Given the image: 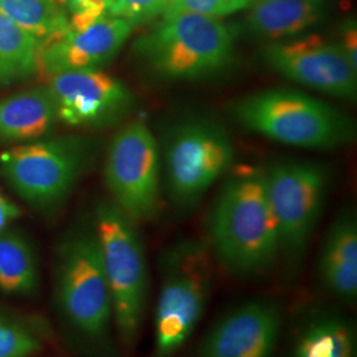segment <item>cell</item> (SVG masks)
Segmentation results:
<instances>
[{
	"instance_id": "2",
	"label": "cell",
	"mask_w": 357,
	"mask_h": 357,
	"mask_svg": "<svg viewBox=\"0 0 357 357\" xmlns=\"http://www.w3.org/2000/svg\"><path fill=\"white\" fill-rule=\"evenodd\" d=\"M236 29L222 19L195 13L163 15L138 38L134 52L156 76L171 81L216 77L236 60Z\"/></svg>"
},
{
	"instance_id": "21",
	"label": "cell",
	"mask_w": 357,
	"mask_h": 357,
	"mask_svg": "<svg viewBox=\"0 0 357 357\" xmlns=\"http://www.w3.org/2000/svg\"><path fill=\"white\" fill-rule=\"evenodd\" d=\"M0 11L43 45L69 29V17L61 0H0Z\"/></svg>"
},
{
	"instance_id": "14",
	"label": "cell",
	"mask_w": 357,
	"mask_h": 357,
	"mask_svg": "<svg viewBox=\"0 0 357 357\" xmlns=\"http://www.w3.org/2000/svg\"><path fill=\"white\" fill-rule=\"evenodd\" d=\"M134 26L128 22L103 16L89 26L73 31L44 44L40 65L50 75L68 70L101 69L114 60L131 36Z\"/></svg>"
},
{
	"instance_id": "27",
	"label": "cell",
	"mask_w": 357,
	"mask_h": 357,
	"mask_svg": "<svg viewBox=\"0 0 357 357\" xmlns=\"http://www.w3.org/2000/svg\"><path fill=\"white\" fill-rule=\"evenodd\" d=\"M20 216V211L16 205L10 203L7 197L0 192V231L6 229L15 218Z\"/></svg>"
},
{
	"instance_id": "18",
	"label": "cell",
	"mask_w": 357,
	"mask_h": 357,
	"mask_svg": "<svg viewBox=\"0 0 357 357\" xmlns=\"http://www.w3.org/2000/svg\"><path fill=\"white\" fill-rule=\"evenodd\" d=\"M38 287V259L31 243L20 231H0V290L28 296Z\"/></svg>"
},
{
	"instance_id": "20",
	"label": "cell",
	"mask_w": 357,
	"mask_h": 357,
	"mask_svg": "<svg viewBox=\"0 0 357 357\" xmlns=\"http://www.w3.org/2000/svg\"><path fill=\"white\" fill-rule=\"evenodd\" d=\"M355 332L347 320L324 315L301 332L291 357H355Z\"/></svg>"
},
{
	"instance_id": "26",
	"label": "cell",
	"mask_w": 357,
	"mask_h": 357,
	"mask_svg": "<svg viewBox=\"0 0 357 357\" xmlns=\"http://www.w3.org/2000/svg\"><path fill=\"white\" fill-rule=\"evenodd\" d=\"M336 43L344 52L348 61L357 69V26L355 19H349L342 24L340 40Z\"/></svg>"
},
{
	"instance_id": "10",
	"label": "cell",
	"mask_w": 357,
	"mask_h": 357,
	"mask_svg": "<svg viewBox=\"0 0 357 357\" xmlns=\"http://www.w3.org/2000/svg\"><path fill=\"white\" fill-rule=\"evenodd\" d=\"M233 144L213 122L195 121L174 132L166 151L167 187L178 206L196 204L229 168Z\"/></svg>"
},
{
	"instance_id": "23",
	"label": "cell",
	"mask_w": 357,
	"mask_h": 357,
	"mask_svg": "<svg viewBox=\"0 0 357 357\" xmlns=\"http://www.w3.org/2000/svg\"><path fill=\"white\" fill-rule=\"evenodd\" d=\"M169 3L171 0H110L109 15L123 19L135 28L163 16Z\"/></svg>"
},
{
	"instance_id": "4",
	"label": "cell",
	"mask_w": 357,
	"mask_h": 357,
	"mask_svg": "<svg viewBox=\"0 0 357 357\" xmlns=\"http://www.w3.org/2000/svg\"><path fill=\"white\" fill-rule=\"evenodd\" d=\"M160 289L153 319V356L172 357L188 342L204 315L212 291V252L187 240L162 257Z\"/></svg>"
},
{
	"instance_id": "24",
	"label": "cell",
	"mask_w": 357,
	"mask_h": 357,
	"mask_svg": "<svg viewBox=\"0 0 357 357\" xmlns=\"http://www.w3.org/2000/svg\"><path fill=\"white\" fill-rule=\"evenodd\" d=\"M253 0H171L166 13H195L222 19L250 6Z\"/></svg>"
},
{
	"instance_id": "15",
	"label": "cell",
	"mask_w": 357,
	"mask_h": 357,
	"mask_svg": "<svg viewBox=\"0 0 357 357\" xmlns=\"http://www.w3.org/2000/svg\"><path fill=\"white\" fill-rule=\"evenodd\" d=\"M245 19L248 35L265 44L305 35L326 15V0H253Z\"/></svg>"
},
{
	"instance_id": "13",
	"label": "cell",
	"mask_w": 357,
	"mask_h": 357,
	"mask_svg": "<svg viewBox=\"0 0 357 357\" xmlns=\"http://www.w3.org/2000/svg\"><path fill=\"white\" fill-rule=\"evenodd\" d=\"M282 323L277 303L248 302L206 333L197 357H271L281 337Z\"/></svg>"
},
{
	"instance_id": "17",
	"label": "cell",
	"mask_w": 357,
	"mask_h": 357,
	"mask_svg": "<svg viewBox=\"0 0 357 357\" xmlns=\"http://www.w3.org/2000/svg\"><path fill=\"white\" fill-rule=\"evenodd\" d=\"M59 121L50 88H33L0 101V141L26 142L47 135Z\"/></svg>"
},
{
	"instance_id": "9",
	"label": "cell",
	"mask_w": 357,
	"mask_h": 357,
	"mask_svg": "<svg viewBox=\"0 0 357 357\" xmlns=\"http://www.w3.org/2000/svg\"><path fill=\"white\" fill-rule=\"evenodd\" d=\"M264 171L281 250L298 257L319 222L328 192V175L318 165L291 160Z\"/></svg>"
},
{
	"instance_id": "1",
	"label": "cell",
	"mask_w": 357,
	"mask_h": 357,
	"mask_svg": "<svg viewBox=\"0 0 357 357\" xmlns=\"http://www.w3.org/2000/svg\"><path fill=\"white\" fill-rule=\"evenodd\" d=\"M208 231L212 255L234 274L253 275L274 264L281 245L264 169H246L227 181Z\"/></svg>"
},
{
	"instance_id": "3",
	"label": "cell",
	"mask_w": 357,
	"mask_h": 357,
	"mask_svg": "<svg viewBox=\"0 0 357 357\" xmlns=\"http://www.w3.org/2000/svg\"><path fill=\"white\" fill-rule=\"evenodd\" d=\"M230 113L249 131L301 149H335L356 138L349 115L299 90L258 91L233 103Z\"/></svg>"
},
{
	"instance_id": "6",
	"label": "cell",
	"mask_w": 357,
	"mask_h": 357,
	"mask_svg": "<svg viewBox=\"0 0 357 357\" xmlns=\"http://www.w3.org/2000/svg\"><path fill=\"white\" fill-rule=\"evenodd\" d=\"M56 262V303L66 324L86 342L103 343L114 315L94 228L70 233L60 245Z\"/></svg>"
},
{
	"instance_id": "12",
	"label": "cell",
	"mask_w": 357,
	"mask_h": 357,
	"mask_svg": "<svg viewBox=\"0 0 357 357\" xmlns=\"http://www.w3.org/2000/svg\"><path fill=\"white\" fill-rule=\"evenodd\" d=\"M50 90L59 119L75 128L112 125L125 118L135 105L132 91L101 69L54 73Z\"/></svg>"
},
{
	"instance_id": "19",
	"label": "cell",
	"mask_w": 357,
	"mask_h": 357,
	"mask_svg": "<svg viewBox=\"0 0 357 357\" xmlns=\"http://www.w3.org/2000/svg\"><path fill=\"white\" fill-rule=\"evenodd\" d=\"M43 43L0 11V86L24 81L40 66Z\"/></svg>"
},
{
	"instance_id": "8",
	"label": "cell",
	"mask_w": 357,
	"mask_h": 357,
	"mask_svg": "<svg viewBox=\"0 0 357 357\" xmlns=\"http://www.w3.org/2000/svg\"><path fill=\"white\" fill-rule=\"evenodd\" d=\"M105 178L112 202L135 224L156 217L160 204V153L144 121L130 122L113 138Z\"/></svg>"
},
{
	"instance_id": "25",
	"label": "cell",
	"mask_w": 357,
	"mask_h": 357,
	"mask_svg": "<svg viewBox=\"0 0 357 357\" xmlns=\"http://www.w3.org/2000/svg\"><path fill=\"white\" fill-rule=\"evenodd\" d=\"M69 17V29H84L109 15L110 0H61ZM110 16V15H109Z\"/></svg>"
},
{
	"instance_id": "11",
	"label": "cell",
	"mask_w": 357,
	"mask_h": 357,
	"mask_svg": "<svg viewBox=\"0 0 357 357\" xmlns=\"http://www.w3.org/2000/svg\"><path fill=\"white\" fill-rule=\"evenodd\" d=\"M261 59L268 69L302 86L349 102L356 101L357 69L336 41L305 33L265 44Z\"/></svg>"
},
{
	"instance_id": "5",
	"label": "cell",
	"mask_w": 357,
	"mask_h": 357,
	"mask_svg": "<svg viewBox=\"0 0 357 357\" xmlns=\"http://www.w3.org/2000/svg\"><path fill=\"white\" fill-rule=\"evenodd\" d=\"M94 230L112 294L115 328L130 348L141 333L149 299L144 246L137 224L112 200L96 206Z\"/></svg>"
},
{
	"instance_id": "7",
	"label": "cell",
	"mask_w": 357,
	"mask_h": 357,
	"mask_svg": "<svg viewBox=\"0 0 357 357\" xmlns=\"http://www.w3.org/2000/svg\"><path fill=\"white\" fill-rule=\"evenodd\" d=\"M86 156L85 142L79 139L36 142L0 153V172L26 203L51 209L73 190Z\"/></svg>"
},
{
	"instance_id": "16",
	"label": "cell",
	"mask_w": 357,
	"mask_h": 357,
	"mask_svg": "<svg viewBox=\"0 0 357 357\" xmlns=\"http://www.w3.org/2000/svg\"><path fill=\"white\" fill-rule=\"evenodd\" d=\"M323 284L333 295L352 301L357 295V222L352 213L336 218L319 258Z\"/></svg>"
},
{
	"instance_id": "22",
	"label": "cell",
	"mask_w": 357,
	"mask_h": 357,
	"mask_svg": "<svg viewBox=\"0 0 357 357\" xmlns=\"http://www.w3.org/2000/svg\"><path fill=\"white\" fill-rule=\"evenodd\" d=\"M43 347L38 326L0 312V357H31Z\"/></svg>"
}]
</instances>
